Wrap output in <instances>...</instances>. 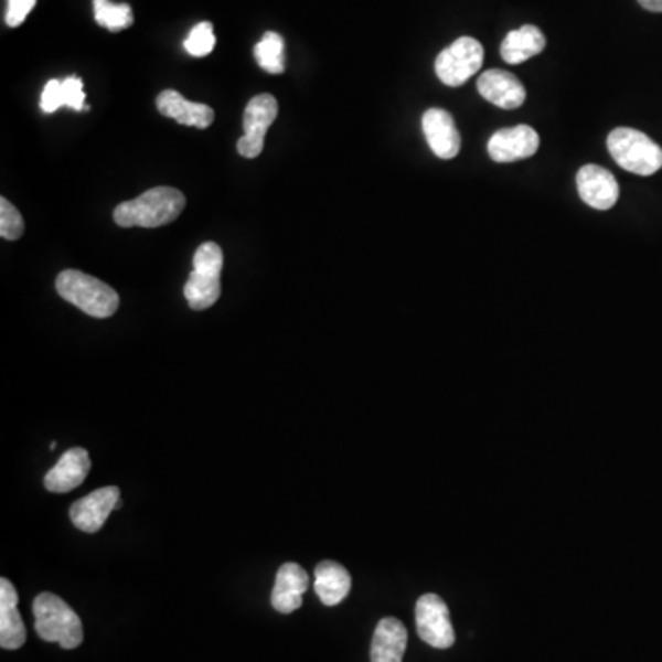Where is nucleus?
<instances>
[{
	"mask_svg": "<svg viewBox=\"0 0 662 662\" xmlns=\"http://www.w3.org/2000/svg\"><path fill=\"white\" fill-rule=\"evenodd\" d=\"M407 629L397 618H383L374 631L370 661L372 662H402L407 650Z\"/></svg>",
	"mask_w": 662,
	"mask_h": 662,
	"instance_id": "obj_17",
	"label": "nucleus"
},
{
	"mask_svg": "<svg viewBox=\"0 0 662 662\" xmlns=\"http://www.w3.org/2000/svg\"><path fill=\"white\" fill-rule=\"evenodd\" d=\"M33 617L35 631L46 642H57L65 650H74L82 644V618L54 592H41L33 600Z\"/></svg>",
	"mask_w": 662,
	"mask_h": 662,
	"instance_id": "obj_3",
	"label": "nucleus"
},
{
	"mask_svg": "<svg viewBox=\"0 0 662 662\" xmlns=\"http://www.w3.org/2000/svg\"><path fill=\"white\" fill-rule=\"evenodd\" d=\"M278 116V102L273 94H258L248 102L243 113V135L237 140V153L256 159L264 151L265 135Z\"/></svg>",
	"mask_w": 662,
	"mask_h": 662,
	"instance_id": "obj_6",
	"label": "nucleus"
},
{
	"mask_svg": "<svg viewBox=\"0 0 662 662\" xmlns=\"http://www.w3.org/2000/svg\"><path fill=\"white\" fill-rule=\"evenodd\" d=\"M484 63V49L473 38H460L441 50L435 61L436 76L447 87H460Z\"/></svg>",
	"mask_w": 662,
	"mask_h": 662,
	"instance_id": "obj_5",
	"label": "nucleus"
},
{
	"mask_svg": "<svg viewBox=\"0 0 662 662\" xmlns=\"http://www.w3.org/2000/svg\"><path fill=\"white\" fill-rule=\"evenodd\" d=\"M421 127H424V135L427 138L430 151L438 159L451 160L460 153V146H462L460 132H458L455 120L447 110H425Z\"/></svg>",
	"mask_w": 662,
	"mask_h": 662,
	"instance_id": "obj_11",
	"label": "nucleus"
},
{
	"mask_svg": "<svg viewBox=\"0 0 662 662\" xmlns=\"http://www.w3.org/2000/svg\"><path fill=\"white\" fill-rule=\"evenodd\" d=\"M157 109L160 110V115L166 116V118H173L182 126L206 129V127L214 124L215 113L212 107L190 102L181 93L171 90V88L162 90L157 96Z\"/></svg>",
	"mask_w": 662,
	"mask_h": 662,
	"instance_id": "obj_15",
	"label": "nucleus"
},
{
	"mask_svg": "<svg viewBox=\"0 0 662 662\" xmlns=\"http://www.w3.org/2000/svg\"><path fill=\"white\" fill-rule=\"evenodd\" d=\"M38 0H8V11H6V24L17 28L24 22L28 13L33 10Z\"/></svg>",
	"mask_w": 662,
	"mask_h": 662,
	"instance_id": "obj_28",
	"label": "nucleus"
},
{
	"mask_svg": "<svg viewBox=\"0 0 662 662\" xmlns=\"http://www.w3.org/2000/svg\"><path fill=\"white\" fill-rule=\"evenodd\" d=\"M540 149V135L530 126H515L493 132L488 153L495 162H515L530 159Z\"/></svg>",
	"mask_w": 662,
	"mask_h": 662,
	"instance_id": "obj_9",
	"label": "nucleus"
},
{
	"mask_svg": "<svg viewBox=\"0 0 662 662\" xmlns=\"http://www.w3.org/2000/svg\"><path fill=\"white\" fill-rule=\"evenodd\" d=\"M639 4L644 10L653 11V13H662V0H639Z\"/></svg>",
	"mask_w": 662,
	"mask_h": 662,
	"instance_id": "obj_29",
	"label": "nucleus"
},
{
	"mask_svg": "<svg viewBox=\"0 0 662 662\" xmlns=\"http://www.w3.org/2000/svg\"><path fill=\"white\" fill-rule=\"evenodd\" d=\"M55 289L66 302L74 303L94 319L113 317L120 306V297L113 287L82 270H63L55 278Z\"/></svg>",
	"mask_w": 662,
	"mask_h": 662,
	"instance_id": "obj_2",
	"label": "nucleus"
},
{
	"mask_svg": "<svg viewBox=\"0 0 662 662\" xmlns=\"http://www.w3.org/2000/svg\"><path fill=\"white\" fill-rule=\"evenodd\" d=\"M254 57L258 65L269 74H281L286 71V46L280 33L267 32L254 46Z\"/></svg>",
	"mask_w": 662,
	"mask_h": 662,
	"instance_id": "obj_21",
	"label": "nucleus"
},
{
	"mask_svg": "<svg viewBox=\"0 0 662 662\" xmlns=\"http://www.w3.org/2000/svg\"><path fill=\"white\" fill-rule=\"evenodd\" d=\"M193 270L199 275L220 276L223 270V250L214 242H206L193 254Z\"/></svg>",
	"mask_w": 662,
	"mask_h": 662,
	"instance_id": "obj_23",
	"label": "nucleus"
},
{
	"mask_svg": "<svg viewBox=\"0 0 662 662\" xmlns=\"http://www.w3.org/2000/svg\"><path fill=\"white\" fill-rule=\"evenodd\" d=\"M63 98L66 107L74 110H85V93H83V82L77 76L63 79Z\"/></svg>",
	"mask_w": 662,
	"mask_h": 662,
	"instance_id": "obj_26",
	"label": "nucleus"
},
{
	"mask_svg": "<svg viewBox=\"0 0 662 662\" xmlns=\"http://www.w3.org/2000/svg\"><path fill=\"white\" fill-rule=\"evenodd\" d=\"M309 574L297 563H284L276 574L275 589L270 604L276 611L289 615L302 606V596L308 590Z\"/></svg>",
	"mask_w": 662,
	"mask_h": 662,
	"instance_id": "obj_14",
	"label": "nucleus"
},
{
	"mask_svg": "<svg viewBox=\"0 0 662 662\" xmlns=\"http://www.w3.org/2000/svg\"><path fill=\"white\" fill-rule=\"evenodd\" d=\"M19 595L10 579H0V645L2 650H19L26 642V626L17 609Z\"/></svg>",
	"mask_w": 662,
	"mask_h": 662,
	"instance_id": "obj_16",
	"label": "nucleus"
},
{
	"mask_svg": "<svg viewBox=\"0 0 662 662\" xmlns=\"http://www.w3.org/2000/svg\"><path fill=\"white\" fill-rule=\"evenodd\" d=\"M607 149L622 170L650 177L662 168V148L648 135L631 127H617L607 137Z\"/></svg>",
	"mask_w": 662,
	"mask_h": 662,
	"instance_id": "obj_4",
	"label": "nucleus"
},
{
	"mask_svg": "<svg viewBox=\"0 0 662 662\" xmlns=\"http://www.w3.org/2000/svg\"><path fill=\"white\" fill-rule=\"evenodd\" d=\"M352 589V578L341 563L320 562L314 567V592L324 606H337L341 604Z\"/></svg>",
	"mask_w": 662,
	"mask_h": 662,
	"instance_id": "obj_18",
	"label": "nucleus"
},
{
	"mask_svg": "<svg viewBox=\"0 0 662 662\" xmlns=\"http://www.w3.org/2000/svg\"><path fill=\"white\" fill-rule=\"evenodd\" d=\"M90 471V457L87 449L72 447L60 458V462L44 477V488L52 493H66L76 490L87 479Z\"/></svg>",
	"mask_w": 662,
	"mask_h": 662,
	"instance_id": "obj_13",
	"label": "nucleus"
},
{
	"mask_svg": "<svg viewBox=\"0 0 662 662\" xmlns=\"http://www.w3.org/2000/svg\"><path fill=\"white\" fill-rule=\"evenodd\" d=\"M24 232V221L19 210L8 201V199H0V236L4 239H19Z\"/></svg>",
	"mask_w": 662,
	"mask_h": 662,
	"instance_id": "obj_25",
	"label": "nucleus"
},
{
	"mask_svg": "<svg viewBox=\"0 0 662 662\" xmlns=\"http://www.w3.org/2000/svg\"><path fill=\"white\" fill-rule=\"evenodd\" d=\"M186 206V197L181 190L171 186H157L140 193L137 199L120 203L115 209V223L124 228L129 226H142V228H154V226L170 225L182 214Z\"/></svg>",
	"mask_w": 662,
	"mask_h": 662,
	"instance_id": "obj_1",
	"label": "nucleus"
},
{
	"mask_svg": "<svg viewBox=\"0 0 662 662\" xmlns=\"http://www.w3.org/2000/svg\"><path fill=\"white\" fill-rule=\"evenodd\" d=\"M480 96L501 109H517L526 99V88L517 77L506 71H485L477 82Z\"/></svg>",
	"mask_w": 662,
	"mask_h": 662,
	"instance_id": "obj_12",
	"label": "nucleus"
},
{
	"mask_svg": "<svg viewBox=\"0 0 662 662\" xmlns=\"http://www.w3.org/2000/svg\"><path fill=\"white\" fill-rule=\"evenodd\" d=\"M221 297L220 276L199 275L195 270L188 276L186 286H184V298L188 306L195 311H203L214 306Z\"/></svg>",
	"mask_w": 662,
	"mask_h": 662,
	"instance_id": "obj_20",
	"label": "nucleus"
},
{
	"mask_svg": "<svg viewBox=\"0 0 662 662\" xmlns=\"http://www.w3.org/2000/svg\"><path fill=\"white\" fill-rule=\"evenodd\" d=\"M416 629L419 639L436 650H447L455 644V629L446 601L438 595H424L416 604Z\"/></svg>",
	"mask_w": 662,
	"mask_h": 662,
	"instance_id": "obj_7",
	"label": "nucleus"
},
{
	"mask_svg": "<svg viewBox=\"0 0 662 662\" xmlns=\"http://www.w3.org/2000/svg\"><path fill=\"white\" fill-rule=\"evenodd\" d=\"M215 46L214 28L210 22H199L197 26L192 28L184 41V49L193 57H204L209 55Z\"/></svg>",
	"mask_w": 662,
	"mask_h": 662,
	"instance_id": "obj_24",
	"label": "nucleus"
},
{
	"mask_svg": "<svg viewBox=\"0 0 662 662\" xmlns=\"http://www.w3.org/2000/svg\"><path fill=\"white\" fill-rule=\"evenodd\" d=\"M576 184H578L579 197L585 204H589L590 209H612L620 195L617 179L612 177L611 171H607L601 166H584L576 175Z\"/></svg>",
	"mask_w": 662,
	"mask_h": 662,
	"instance_id": "obj_10",
	"label": "nucleus"
},
{
	"mask_svg": "<svg viewBox=\"0 0 662 662\" xmlns=\"http://www.w3.org/2000/svg\"><path fill=\"white\" fill-rule=\"evenodd\" d=\"M94 19L109 32H120L132 24L129 4H115L110 0H94Z\"/></svg>",
	"mask_w": 662,
	"mask_h": 662,
	"instance_id": "obj_22",
	"label": "nucleus"
},
{
	"mask_svg": "<svg viewBox=\"0 0 662 662\" xmlns=\"http://www.w3.org/2000/svg\"><path fill=\"white\" fill-rule=\"evenodd\" d=\"M545 46L546 39L540 28L524 24L504 38L501 44V57L510 65H521L524 61L541 54Z\"/></svg>",
	"mask_w": 662,
	"mask_h": 662,
	"instance_id": "obj_19",
	"label": "nucleus"
},
{
	"mask_svg": "<svg viewBox=\"0 0 662 662\" xmlns=\"http://www.w3.org/2000/svg\"><path fill=\"white\" fill-rule=\"evenodd\" d=\"M120 490L116 485H105L88 493L71 506V521L77 530L96 534L110 513L120 508Z\"/></svg>",
	"mask_w": 662,
	"mask_h": 662,
	"instance_id": "obj_8",
	"label": "nucleus"
},
{
	"mask_svg": "<svg viewBox=\"0 0 662 662\" xmlns=\"http://www.w3.org/2000/svg\"><path fill=\"white\" fill-rule=\"evenodd\" d=\"M41 110L43 113H55L60 109L61 105H65V98H63V82L60 79H50L44 85L43 94H41Z\"/></svg>",
	"mask_w": 662,
	"mask_h": 662,
	"instance_id": "obj_27",
	"label": "nucleus"
}]
</instances>
